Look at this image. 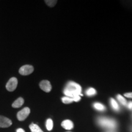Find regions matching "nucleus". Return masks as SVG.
Returning a JSON list of instances; mask_svg holds the SVG:
<instances>
[{
  "label": "nucleus",
  "mask_w": 132,
  "mask_h": 132,
  "mask_svg": "<svg viewBox=\"0 0 132 132\" xmlns=\"http://www.w3.org/2000/svg\"><path fill=\"white\" fill-rule=\"evenodd\" d=\"M81 92V87L78 84L72 81L69 82L67 84L64 90V94L70 98H73L77 95H82Z\"/></svg>",
  "instance_id": "1"
},
{
  "label": "nucleus",
  "mask_w": 132,
  "mask_h": 132,
  "mask_svg": "<svg viewBox=\"0 0 132 132\" xmlns=\"http://www.w3.org/2000/svg\"><path fill=\"white\" fill-rule=\"evenodd\" d=\"M98 123L100 126L105 127L110 129H114L116 127V122L114 119H111L102 117L98 119Z\"/></svg>",
  "instance_id": "2"
},
{
  "label": "nucleus",
  "mask_w": 132,
  "mask_h": 132,
  "mask_svg": "<svg viewBox=\"0 0 132 132\" xmlns=\"http://www.w3.org/2000/svg\"><path fill=\"white\" fill-rule=\"evenodd\" d=\"M30 109L28 107H25L23 109L18 112L16 117H17L18 120L20 121H23V120H25L28 118L29 114H30Z\"/></svg>",
  "instance_id": "3"
},
{
  "label": "nucleus",
  "mask_w": 132,
  "mask_h": 132,
  "mask_svg": "<svg viewBox=\"0 0 132 132\" xmlns=\"http://www.w3.org/2000/svg\"><path fill=\"white\" fill-rule=\"evenodd\" d=\"M18 85V80L15 77H12L8 81L6 85V89L9 92H12L15 90V89L17 87Z\"/></svg>",
  "instance_id": "4"
},
{
  "label": "nucleus",
  "mask_w": 132,
  "mask_h": 132,
  "mask_svg": "<svg viewBox=\"0 0 132 132\" xmlns=\"http://www.w3.org/2000/svg\"><path fill=\"white\" fill-rule=\"evenodd\" d=\"M34 71V67L31 65H23L19 69V73L21 75H28L32 73Z\"/></svg>",
  "instance_id": "5"
},
{
  "label": "nucleus",
  "mask_w": 132,
  "mask_h": 132,
  "mask_svg": "<svg viewBox=\"0 0 132 132\" xmlns=\"http://www.w3.org/2000/svg\"><path fill=\"white\" fill-rule=\"evenodd\" d=\"M12 124V121L6 117L0 116V128H7Z\"/></svg>",
  "instance_id": "6"
},
{
  "label": "nucleus",
  "mask_w": 132,
  "mask_h": 132,
  "mask_svg": "<svg viewBox=\"0 0 132 132\" xmlns=\"http://www.w3.org/2000/svg\"><path fill=\"white\" fill-rule=\"evenodd\" d=\"M39 86L44 92H49L52 90V85L48 80H43L39 84Z\"/></svg>",
  "instance_id": "7"
},
{
  "label": "nucleus",
  "mask_w": 132,
  "mask_h": 132,
  "mask_svg": "<svg viewBox=\"0 0 132 132\" xmlns=\"http://www.w3.org/2000/svg\"><path fill=\"white\" fill-rule=\"evenodd\" d=\"M62 127L66 130H71L73 128V123L70 120H65L61 123Z\"/></svg>",
  "instance_id": "8"
},
{
  "label": "nucleus",
  "mask_w": 132,
  "mask_h": 132,
  "mask_svg": "<svg viewBox=\"0 0 132 132\" xmlns=\"http://www.w3.org/2000/svg\"><path fill=\"white\" fill-rule=\"evenodd\" d=\"M23 103H24V99L22 97H19V98H18L16 100H15L14 103H12V106L13 108H18L22 106V105H23Z\"/></svg>",
  "instance_id": "9"
},
{
  "label": "nucleus",
  "mask_w": 132,
  "mask_h": 132,
  "mask_svg": "<svg viewBox=\"0 0 132 132\" xmlns=\"http://www.w3.org/2000/svg\"><path fill=\"white\" fill-rule=\"evenodd\" d=\"M29 128H30L31 132H44L41 130V128L35 123H32L29 125Z\"/></svg>",
  "instance_id": "10"
},
{
  "label": "nucleus",
  "mask_w": 132,
  "mask_h": 132,
  "mask_svg": "<svg viewBox=\"0 0 132 132\" xmlns=\"http://www.w3.org/2000/svg\"><path fill=\"white\" fill-rule=\"evenodd\" d=\"M110 103H111V105L114 110L115 111H119V106L118 103H117V102L114 99L111 98L110 99Z\"/></svg>",
  "instance_id": "11"
},
{
  "label": "nucleus",
  "mask_w": 132,
  "mask_h": 132,
  "mask_svg": "<svg viewBox=\"0 0 132 132\" xmlns=\"http://www.w3.org/2000/svg\"><path fill=\"white\" fill-rule=\"evenodd\" d=\"M46 127L48 131H51L53 127V122L51 119H48L46 121Z\"/></svg>",
  "instance_id": "12"
},
{
  "label": "nucleus",
  "mask_w": 132,
  "mask_h": 132,
  "mask_svg": "<svg viewBox=\"0 0 132 132\" xmlns=\"http://www.w3.org/2000/svg\"><path fill=\"white\" fill-rule=\"evenodd\" d=\"M94 107L98 111H104L105 110V106L100 103H98V102H96L94 104Z\"/></svg>",
  "instance_id": "13"
},
{
  "label": "nucleus",
  "mask_w": 132,
  "mask_h": 132,
  "mask_svg": "<svg viewBox=\"0 0 132 132\" xmlns=\"http://www.w3.org/2000/svg\"><path fill=\"white\" fill-rule=\"evenodd\" d=\"M117 98H118L119 102L120 103L122 104V105H127L126 100H125L124 97L122 96L121 95H118V96H117Z\"/></svg>",
  "instance_id": "14"
},
{
  "label": "nucleus",
  "mask_w": 132,
  "mask_h": 132,
  "mask_svg": "<svg viewBox=\"0 0 132 132\" xmlns=\"http://www.w3.org/2000/svg\"><path fill=\"white\" fill-rule=\"evenodd\" d=\"M62 101L64 103H65V104H68V103H72L73 101V99L72 98H70V97H64L62 98Z\"/></svg>",
  "instance_id": "15"
},
{
  "label": "nucleus",
  "mask_w": 132,
  "mask_h": 132,
  "mask_svg": "<svg viewBox=\"0 0 132 132\" xmlns=\"http://www.w3.org/2000/svg\"><path fill=\"white\" fill-rule=\"evenodd\" d=\"M86 94L88 95V96H91V95H95V94H96V90H95V89L94 88H89L88 89L86 90Z\"/></svg>",
  "instance_id": "16"
},
{
  "label": "nucleus",
  "mask_w": 132,
  "mask_h": 132,
  "mask_svg": "<svg viewBox=\"0 0 132 132\" xmlns=\"http://www.w3.org/2000/svg\"><path fill=\"white\" fill-rule=\"evenodd\" d=\"M45 2L50 7H53L54 5L56 4L57 1H53V0H49V1H48V0H47Z\"/></svg>",
  "instance_id": "17"
},
{
  "label": "nucleus",
  "mask_w": 132,
  "mask_h": 132,
  "mask_svg": "<svg viewBox=\"0 0 132 132\" xmlns=\"http://www.w3.org/2000/svg\"><path fill=\"white\" fill-rule=\"evenodd\" d=\"M73 99V102H78L80 101V99H81V97H80V95H77V96L73 97V98H72Z\"/></svg>",
  "instance_id": "18"
},
{
  "label": "nucleus",
  "mask_w": 132,
  "mask_h": 132,
  "mask_svg": "<svg viewBox=\"0 0 132 132\" xmlns=\"http://www.w3.org/2000/svg\"><path fill=\"white\" fill-rule=\"evenodd\" d=\"M124 95L125 97H128V98H132V92H129V93L125 94Z\"/></svg>",
  "instance_id": "19"
},
{
  "label": "nucleus",
  "mask_w": 132,
  "mask_h": 132,
  "mask_svg": "<svg viewBox=\"0 0 132 132\" xmlns=\"http://www.w3.org/2000/svg\"><path fill=\"white\" fill-rule=\"evenodd\" d=\"M127 107L128 108H129L130 110H132V102H129L127 104Z\"/></svg>",
  "instance_id": "20"
},
{
  "label": "nucleus",
  "mask_w": 132,
  "mask_h": 132,
  "mask_svg": "<svg viewBox=\"0 0 132 132\" xmlns=\"http://www.w3.org/2000/svg\"><path fill=\"white\" fill-rule=\"evenodd\" d=\"M16 132H25V131H24V130L23 129V128H18V129L16 130Z\"/></svg>",
  "instance_id": "21"
},
{
  "label": "nucleus",
  "mask_w": 132,
  "mask_h": 132,
  "mask_svg": "<svg viewBox=\"0 0 132 132\" xmlns=\"http://www.w3.org/2000/svg\"><path fill=\"white\" fill-rule=\"evenodd\" d=\"M110 132H111V131H110Z\"/></svg>",
  "instance_id": "22"
}]
</instances>
